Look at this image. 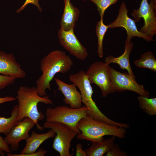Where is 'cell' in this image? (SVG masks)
Here are the masks:
<instances>
[{"label":"cell","instance_id":"6da1fadb","mask_svg":"<svg viewBox=\"0 0 156 156\" xmlns=\"http://www.w3.org/2000/svg\"><path fill=\"white\" fill-rule=\"evenodd\" d=\"M73 64L70 57L59 50L53 51L43 57L40 63L41 75L36 80V88L41 96L47 95L46 90H51V82L58 73H67Z\"/></svg>","mask_w":156,"mask_h":156},{"label":"cell","instance_id":"7a4b0ae2","mask_svg":"<svg viewBox=\"0 0 156 156\" xmlns=\"http://www.w3.org/2000/svg\"><path fill=\"white\" fill-rule=\"evenodd\" d=\"M16 93L15 98L17 100L18 107V121L25 117L29 118L35 122L38 129L43 130V126H40L38 122L43 120L45 116L41 112L39 111L37 105L39 102L52 105V100L47 95L40 96L35 86H20Z\"/></svg>","mask_w":156,"mask_h":156},{"label":"cell","instance_id":"3957f363","mask_svg":"<svg viewBox=\"0 0 156 156\" xmlns=\"http://www.w3.org/2000/svg\"><path fill=\"white\" fill-rule=\"evenodd\" d=\"M77 127L81 131L77 135V139L92 143L103 140L107 135L124 138L127 132L125 128L95 120L88 114L80 120Z\"/></svg>","mask_w":156,"mask_h":156},{"label":"cell","instance_id":"277c9868","mask_svg":"<svg viewBox=\"0 0 156 156\" xmlns=\"http://www.w3.org/2000/svg\"><path fill=\"white\" fill-rule=\"evenodd\" d=\"M69 78L79 89L81 102L88 108L87 114L95 120L110 125H114V121L104 115L93 100L92 96L94 92L86 72L80 70L76 73L70 74Z\"/></svg>","mask_w":156,"mask_h":156},{"label":"cell","instance_id":"5b68a950","mask_svg":"<svg viewBox=\"0 0 156 156\" xmlns=\"http://www.w3.org/2000/svg\"><path fill=\"white\" fill-rule=\"evenodd\" d=\"M88 108L85 105L79 108H73L66 106L48 107L45 113L46 122H54L65 124L73 128L78 134L80 131L77 129L78 123L86 115Z\"/></svg>","mask_w":156,"mask_h":156},{"label":"cell","instance_id":"8992f818","mask_svg":"<svg viewBox=\"0 0 156 156\" xmlns=\"http://www.w3.org/2000/svg\"><path fill=\"white\" fill-rule=\"evenodd\" d=\"M43 127L53 130L56 134L52 148L58 152L60 156H70L69 149L71 142L78 133L70 127L60 123L46 122Z\"/></svg>","mask_w":156,"mask_h":156},{"label":"cell","instance_id":"52a82bcc","mask_svg":"<svg viewBox=\"0 0 156 156\" xmlns=\"http://www.w3.org/2000/svg\"><path fill=\"white\" fill-rule=\"evenodd\" d=\"M109 65L105 62H95L89 66L86 72L90 83L95 84L99 88L103 97L115 92Z\"/></svg>","mask_w":156,"mask_h":156},{"label":"cell","instance_id":"ba28073f","mask_svg":"<svg viewBox=\"0 0 156 156\" xmlns=\"http://www.w3.org/2000/svg\"><path fill=\"white\" fill-rule=\"evenodd\" d=\"M142 0L139 8L133 10L131 16L135 22L142 18L144 25L139 31L153 39L156 34V0Z\"/></svg>","mask_w":156,"mask_h":156},{"label":"cell","instance_id":"9c48e42d","mask_svg":"<svg viewBox=\"0 0 156 156\" xmlns=\"http://www.w3.org/2000/svg\"><path fill=\"white\" fill-rule=\"evenodd\" d=\"M109 68L115 91L121 92L129 90L135 92L140 95L149 97V92L144 89L143 85L139 84L135 78L128 73H121L110 66Z\"/></svg>","mask_w":156,"mask_h":156},{"label":"cell","instance_id":"30bf717a","mask_svg":"<svg viewBox=\"0 0 156 156\" xmlns=\"http://www.w3.org/2000/svg\"><path fill=\"white\" fill-rule=\"evenodd\" d=\"M128 10L125 3L123 1L120 6L118 15L112 22L108 25L109 28L117 27H124L126 30L127 37L126 41L131 42L134 37L142 38L147 42L154 41L153 39L138 30L134 20L128 16Z\"/></svg>","mask_w":156,"mask_h":156},{"label":"cell","instance_id":"8fae6325","mask_svg":"<svg viewBox=\"0 0 156 156\" xmlns=\"http://www.w3.org/2000/svg\"><path fill=\"white\" fill-rule=\"evenodd\" d=\"M35 125L32 120L25 117L12 128L4 138L7 144L10 146L11 151L18 150L19 142L27 139L30 136L29 134V131Z\"/></svg>","mask_w":156,"mask_h":156},{"label":"cell","instance_id":"7c38bea8","mask_svg":"<svg viewBox=\"0 0 156 156\" xmlns=\"http://www.w3.org/2000/svg\"><path fill=\"white\" fill-rule=\"evenodd\" d=\"M74 29L65 30L60 28L58 32L59 41L62 46L71 54L79 60H84L88 55L87 49L75 35Z\"/></svg>","mask_w":156,"mask_h":156},{"label":"cell","instance_id":"4fadbf2b","mask_svg":"<svg viewBox=\"0 0 156 156\" xmlns=\"http://www.w3.org/2000/svg\"><path fill=\"white\" fill-rule=\"evenodd\" d=\"M0 74L16 79L24 78L26 75L13 54H7L1 51H0Z\"/></svg>","mask_w":156,"mask_h":156},{"label":"cell","instance_id":"5bb4252c","mask_svg":"<svg viewBox=\"0 0 156 156\" xmlns=\"http://www.w3.org/2000/svg\"><path fill=\"white\" fill-rule=\"evenodd\" d=\"M54 80L58 87L57 90L60 91L64 97L63 101L66 105L73 108L82 107L81 95L74 83L68 84L57 78Z\"/></svg>","mask_w":156,"mask_h":156},{"label":"cell","instance_id":"9a60e30c","mask_svg":"<svg viewBox=\"0 0 156 156\" xmlns=\"http://www.w3.org/2000/svg\"><path fill=\"white\" fill-rule=\"evenodd\" d=\"M55 134V132L52 129L42 133H38L33 131L31 135L25 140V145L21 151L20 154H27L36 152L42 144L46 140L54 137Z\"/></svg>","mask_w":156,"mask_h":156},{"label":"cell","instance_id":"2e32d148","mask_svg":"<svg viewBox=\"0 0 156 156\" xmlns=\"http://www.w3.org/2000/svg\"><path fill=\"white\" fill-rule=\"evenodd\" d=\"M64 7L63 13L60 21V28L68 30L74 29L78 20L80 11L75 6L70 0H63Z\"/></svg>","mask_w":156,"mask_h":156},{"label":"cell","instance_id":"e0dca14e","mask_svg":"<svg viewBox=\"0 0 156 156\" xmlns=\"http://www.w3.org/2000/svg\"><path fill=\"white\" fill-rule=\"evenodd\" d=\"M133 45L132 42H129L125 41L124 53L118 57L110 55L106 57L105 62L108 65L111 63L118 64L122 69L126 70L129 74L135 78L131 67L129 60V55L132 51Z\"/></svg>","mask_w":156,"mask_h":156},{"label":"cell","instance_id":"ac0fdd59","mask_svg":"<svg viewBox=\"0 0 156 156\" xmlns=\"http://www.w3.org/2000/svg\"><path fill=\"white\" fill-rule=\"evenodd\" d=\"M116 137L113 136L92 144L85 151L87 156H102L107 153L114 144Z\"/></svg>","mask_w":156,"mask_h":156},{"label":"cell","instance_id":"d6986e66","mask_svg":"<svg viewBox=\"0 0 156 156\" xmlns=\"http://www.w3.org/2000/svg\"><path fill=\"white\" fill-rule=\"evenodd\" d=\"M18 105L16 104L12 110L11 116L8 118L0 117V133L6 135L18 122Z\"/></svg>","mask_w":156,"mask_h":156},{"label":"cell","instance_id":"ffe728a7","mask_svg":"<svg viewBox=\"0 0 156 156\" xmlns=\"http://www.w3.org/2000/svg\"><path fill=\"white\" fill-rule=\"evenodd\" d=\"M137 67L145 68L156 71V60L153 53L150 51L142 54L140 58L134 62Z\"/></svg>","mask_w":156,"mask_h":156},{"label":"cell","instance_id":"44dd1931","mask_svg":"<svg viewBox=\"0 0 156 156\" xmlns=\"http://www.w3.org/2000/svg\"><path fill=\"white\" fill-rule=\"evenodd\" d=\"M139 106L143 111L150 116L156 114V98H149L142 95L138 96Z\"/></svg>","mask_w":156,"mask_h":156},{"label":"cell","instance_id":"7402d4cb","mask_svg":"<svg viewBox=\"0 0 156 156\" xmlns=\"http://www.w3.org/2000/svg\"><path fill=\"white\" fill-rule=\"evenodd\" d=\"M103 18H100V21L97 23L96 31L98 41V48L97 53L98 56L102 58L103 55V41L105 34L109 28L108 25H105L103 22Z\"/></svg>","mask_w":156,"mask_h":156},{"label":"cell","instance_id":"603a6c76","mask_svg":"<svg viewBox=\"0 0 156 156\" xmlns=\"http://www.w3.org/2000/svg\"><path fill=\"white\" fill-rule=\"evenodd\" d=\"M94 3L100 16L103 18L105 10L111 5L116 3L118 0H89Z\"/></svg>","mask_w":156,"mask_h":156},{"label":"cell","instance_id":"cb8c5ba5","mask_svg":"<svg viewBox=\"0 0 156 156\" xmlns=\"http://www.w3.org/2000/svg\"><path fill=\"white\" fill-rule=\"evenodd\" d=\"M16 78L14 77L0 74V90L5 88L15 82Z\"/></svg>","mask_w":156,"mask_h":156},{"label":"cell","instance_id":"d4e9b609","mask_svg":"<svg viewBox=\"0 0 156 156\" xmlns=\"http://www.w3.org/2000/svg\"><path fill=\"white\" fill-rule=\"evenodd\" d=\"M127 153L122 151L119 147L118 144H114L106 154V156H126Z\"/></svg>","mask_w":156,"mask_h":156},{"label":"cell","instance_id":"484cf974","mask_svg":"<svg viewBox=\"0 0 156 156\" xmlns=\"http://www.w3.org/2000/svg\"><path fill=\"white\" fill-rule=\"evenodd\" d=\"M47 153V151L44 150L42 148L37 152L31 153L22 155L20 154H13L11 153H7V155L8 156H44Z\"/></svg>","mask_w":156,"mask_h":156},{"label":"cell","instance_id":"4316f807","mask_svg":"<svg viewBox=\"0 0 156 156\" xmlns=\"http://www.w3.org/2000/svg\"><path fill=\"white\" fill-rule=\"evenodd\" d=\"M39 0H26L23 4L16 11L17 13H19L21 11L24 9L26 6L28 4H31L37 7L39 10L41 12L42 9L39 4Z\"/></svg>","mask_w":156,"mask_h":156},{"label":"cell","instance_id":"83f0119b","mask_svg":"<svg viewBox=\"0 0 156 156\" xmlns=\"http://www.w3.org/2000/svg\"><path fill=\"white\" fill-rule=\"evenodd\" d=\"M0 149L7 153H11L9 146L0 135Z\"/></svg>","mask_w":156,"mask_h":156},{"label":"cell","instance_id":"f1b7e54d","mask_svg":"<svg viewBox=\"0 0 156 156\" xmlns=\"http://www.w3.org/2000/svg\"><path fill=\"white\" fill-rule=\"evenodd\" d=\"M76 156H87L86 151L83 150L82 148V145L80 143H78L76 146Z\"/></svg>","mask_w":156,"mask_h":156},{"label":"cell","instance_id":"f546056e","mask_svg":"<svg viewBox=\"0 0 156 156\" xmlns=\"http://www.w3.org/2000/svg\"><path fill=\"white\" fill-rule=\"evenodd\" d=\"M16 99V98L11 96L0 97V104L5 102H12Z\"/></svg>","mask_w":156,"mask_h":156},{"label":"cell","instance_id":"4dcf8cb0","mask_svg":"<svg viewBox=\"0 0 156 156\" xmlns=\"http://www.w3.org/2000/svg\"><path fill=\"white\" fill-rule=\"evenodd\" d=\"M0 155L2 156H4L5 155L4 152L0 149Z\"/></svg>","mask_w":156,"mask_h":156},{"label":"cell","instance_id":"1f68e13d","mask_svg":"<svg viewBox=\"0 0 156 156\" xmlns=\"http://www.w3.org/2000/svg\"><path fill=\"white\" fill-rule=\"evenodd\" d=\"M83 1H86L87 0H83Z\"/></svg>","mask_w":156,"mask_h":156},{"label":"cell","instance_id":"d6a6232c","mask_svg":"<svg viewBox=\"0 0 156 156\" xmlns=\"http://www.w3.org/2000/svg\"><path fill=\"white\" fill-rule=\"evenodd\" d=\"M148 0L149 1L150 0Z\"/></svg>","mask_w":156,"mask_h":156}]
</instances>
